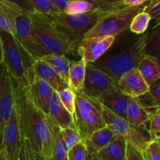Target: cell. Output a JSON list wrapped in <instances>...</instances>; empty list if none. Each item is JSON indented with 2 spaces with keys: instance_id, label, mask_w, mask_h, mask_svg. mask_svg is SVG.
I'll use <instances>...</instances> for the list:
<instances>
[{
  "instance_id": "cell-1",
  "label": "cell",
  "mask_w": 160,
  "mask_h": 160,
  "mask_svg": "<svg viewBox=\"0 0 160 160\" xmlns=\"http://www.w3.org/2000/svg\"><path fill=\"white\" fill-rule=\"evenodd\" d=\"M12 82L14 109L22 138L28 142L34 152L51 160L53 138L59 128L33 103L27 86L12 78Z\"/></svg>"
},
{
  "instance_id": "cell-2",
  "label": "cell",
  "mask_w": 160,
  "mask_h": 160,
  "mask_svg": "<svg viewBox=\"0 0 160 160\" xmlns=\"http://www.w3.org/2000/svg\"><path fill=\"white\" fill-rule=\"evenodd\" d=\"M148 31L137 35L130 31H123L115 36L113 43L101 58L91 65L107 74L116 83L123 75L137 68L144 56V48Z\"/></svg>"
},
{
  "instance_id": "cell-3",
  "label": "cell",
  "mask_w": 160,
  "mask_h": 160,
  "mask_svg": "<svg viewBox=\"0 0 160 160\" xmlns=\"http://www.w3.org/2000/svg\"><path fill=\"white\" fill-rule=\"evenodd\" d=\"M109 12L95 9L75 15L59 13L46 17L53 28L65 38L72 49L75 51L80 42L96 22Z\"/></svg>"
},
{
  "instance_id": "cell-4",
  "label": "cell",
  "mask_w": 160,
  "mask_h": 160,
  "mask_svg": "<svg viewBox=\"0 0 160 160\" xmlns=\"http://www.w3.org/2000/svg\"><path fill=\"white\" fill-rule=\"evenodd\" d=\"M0 8L12 25L13 36L33 59H41L48 55L33 33L30 13L21 10L12 1L8 0H0Z\"/></svg>"
},
{
  "instance_id": "cell-5",
  "label": "cell",
  "mask_w": 160,
  "mask_h": 160,
  "mask_svg": "<svg viewBox=\"0 0 160 160\" xmlns=\"http://www.w3.org/2000/svg\"><path fill=\"white\" fill-rule=\"evenodd\" d=\"M0 37L3 48V63L12 79L28 87L33 73L34 59L12 34L0 31Z\"/></svg>"
},
{
  "instance_id": "cell-6",
  "label": "cell",
  "mask_w": 160,
  "mask_h": 160,
  "mask_svg": "<svg viewBox=\"0 0 160 160\" xmlns=\"http://www.w3.org/2000/svg\"><path fill=\"white\" fill-rule=\"evenodd\" d=\"M75 109L73 114V125L82 142L94 132L106 127L101 105L90 99L81 92H75Z\"/></svg>"
},
{
  "instance_id": "cell-7",
  "label": "cell",
  "mask_w": 160,
  "mask_h": 160,
  "mask_svg": "<svg viewBox=\"0 0 160 160\" xmlns=\"http://www.w3.org/2000/svg\"><path fill=\"white\" fill-rule=\"evenodd\" d=\"M32 31L47 54L67 55L73 52L65 38L56 31L46 16L30 14Z\"/></svg>"
},
{
  "instance_id": "cell-8",
  "label": "cell",
  "mask_w": 160,
  "mask_h": 160,
  "mask_svg": "<svg viewBox=\"0 0 160 160\" xmlns=\"http://www.w3.org/2000/svg\"><path fill=\"white\" fill-rule=\"evenodd\" d=\"M143 7H124L109 12L96 22L92 29L85 34L84 38L99 36L115 37L118 35L129 29L134 17L142 12Z\"/></svg>"
},
{
  "instance_id": "cell-9",
  "label": "cell",
  "mask_w": 160,
  "mask_h": 160,
  "mask_svg": "<svg viewBox=\"0 0 160 160\" xmlns=\"http://www.w3.org/2000/svg\"><path fill=\"white\" fill-rule=\"evenodd\" d=\"M101 107L105 124L116 137L122 138L141 152L152 141L148 128H137L127 120L114 115L103 106Z\"/></svg>"
},
{
  "instance_id": "cell-10",
  "label": "cell",
  "mask_w": 160,
  "mask_h": 160,
  "mask_svg": "<svg viewBox=\"0 0 160 160\" xmlns=\"http://www.w3.org/2000/svg\"><path fill=\"white\" fill-rule=\"evenodd\" d=\"M115 90L118 88L113 80L91 64L86 65L84 85L79 92L90 99L98 102L102 96Z\"/></svg>"
},
{
  "instance_id": "cell-11",
  "label": "cell",
  "mask_w": 160,
  "mask_h": 160,
  "mask_svg": "<svg viewBox=\"0 0 160 160\" xmlns=\"http://www.w3.org/2000/svg\"><path fill=\"white\" fill-rule=\"evenodd\" d=\"M14 107L12 78L4 63L0 64V148L3 130Z\"/></svg>"
},
{
  "instance_id": "cell-12",
  "label": "cell",
  "mask_w": 160,
  "mask_h": 160,
  "mask_svg": "<svg viewBox=\"0 0 160 160\" xmlns=\"http://www.w3.org/2000/svg\"><path fill=\"white\" fill-rule=\"evenodd\" d=\"M22 136L19 128L15 109H12L10 117L3 130L2 142L0 151L7 160H19L22 145Z\"/></svg>"
},
{
  "instance_id": "cell-13",
  "label": "cell",
  "mask_w": 160,
  "mask_h": 160,
  "mask_svg": "<svg viewBox=\"0 0 160 160\" xmlns=\"http://www.w3.org/2000/svg\"><path fill=\"white\" fill-rule=\"evenodd\" d=\"M115 37L99 36L84 38L80 42L76 51L86 64H92L98 60L113 43Z\"/></svg>"
},
{
  "instance_id": "cell-14",
  "label": "cell",
  "mask_w": 160,
  "mask_h": 160,
  "mask_svg": "<svg viewBox=\"0 0 160 160\" xmlns=\"http://www.w3.org/2000/svg\"><path fill=\"white\" fill-rule=\"evenodd\" d=\"M28 90L33 103L47 115L50 98L54 92L51 86L35 76L33 72L28 82Z\"/></svg>"
},
{
  "instance_id": "cell-15",
  "label": "cell",
  "mask_w": 160,
  "mask_h": 160,
  "mask_svg": "<svg viewBox=\"0 0 160 160\" xmlns=\"http://www.w3.org/2000/svg\"><path fill=\"white\" fill-rule=\"evenodd\" d=\"M117 88L123 95L131 98H138L149 90L138 70L133 69L121 77L117 82Z\"/></svg>"
},
{
  "instance_id": "cell-16",
  "label": "cell",
  "mask_w": 160,
  "mask_h": 160,
  "mask_svg": "<svg viewBox=\"0 0 160 160\" xmlns=\"http://www.w3.org/2000/svg\"><path fill=\"white\" fill-rule=\"evenodd\" d=\"M47 116L60 130L74 128L73 116L62 106L57 92H54L52 95Z\"/></svg>"
},
{
  "instance_id": "cell-17",
  "label": "cell",
  "mask_w": 160,
  "mask_h": 160,
  "mask_svg": "<svg viewBox=\"0 0 160 160\" xmlns=\"http://www.w3.org/2000/svg\"><path fill=\"white\" fill-rule=\"evenodd\" d=\"M131 99L119 90H115L102 96L98 102L114 115L127 120V109Z\"/></svg>"
},
{
  "instance_id": "cell-18",
  "label": "cell",
  "mask_w": 160,
  "mask_h": 160,
  "mask_svg": "<svg viewBox=\"0 0 160 160\" xmlns=\"http://www.w3.org/2000/svg\"><path fill=\"white\" fill-rule=\"evenodd\" d=\"M32 70L35 76L48 83L54 92L57 93L69 88V84L65 82L48 64L41 59H34Z\"/></svg>"
},
{
  "instance_id": "cell-19",
  "label": "cell",
  "mask_w": 160,
  "mask_h": 160,
  "mask_svg": "<svg viewBox=\"0 0 160 160\" xmlns=\"http://www.w3.org/2000/svg\"><path fill=\"white\" fill-rule=\"evenodd\" d=\"M115 138L113 133L107 127L101 128L98 131L94 132L92 135L83 141V144L85 146L88 152L97 154L103 148L110 143Z\"/></svg>"
},
{
  "instance_id": "cell-20",
  "label": "cell",
  "mask_w": 160,
  "mask_h": 160,
  "mask_svg": "<svg viewBox=\"0 0 160 160\" xmlns=\"http://www.w3.org/2000/svg\"><path fill=\"white\" fill-rule=\"evenodd\" d=\"M137 70L148 87L159 81L160 64L159 59L144 56L138 65Z\"/></svg>"
},
{
  "instance_id": "cell-21",
  "label": "cell",
  "mask_w": 160,
  "mask_h": 160,
  "mask_svg": "<svg viewBox=\"0 0 160 160\" xmlns=\"http://www.w3.org/2000/svg\"><path fill=\"white\" fill-rule=\"evenodd\" d=\"M151 115L140 104L137 98H131L127 109V120L137 128L148 129V121Z\"/></svg>"
},
{
  "instance_id": "cell-22",
  "label": "cell",
  "mask_w": 160,
  "mask_h": 160,
  "mask_svg": "<svg viewBox=\"0 0 160 160\" xmlns=\"http://www.w3.org/2000/svg\"><path fill=\"white\" fill-rule=\"evenodd\" d=\"M126 148V140L115 136L113 140L96 155L100 160H125Z\"/></svg>"
},
{
  "instance_id": "cell-23",
  "label": "cell",
  "mask_w": 160,
  "mask_h": 160,
  "mask_svg": "<svg viewBox=\"0 0 160 160\" xmlns=\"http://www.w3.org/2000/svg\"><path fill=\"white\" fill-rule=\"evenodd\" d=\"M86 65L83 59L70 61L69 70V88L73 92H81L85 78Z\"/></svg>"
},
{
  "instance_id": "cell-24",
  "label": "cell",
  "mask_w": 160,
  "mask_h": 160,
  "mask_svg": "<svg viewBox=\"0 0 160 160\" xmlns=\"http://www.w3.org/2000/svg\"><path fill=\"white\" fill-rule=\"evenodd\" d=\"M41 59L48 64L54 71L68 84L70 60L66 55L48 54L41 58Z\"/></svg>"
},
{
  "instance_id": "cell-25",
  "label": "cell",
  "mask_w": 160,
  "mask_h": 160,
  "mask_svg": "<svg viewBox=\"0 0 160 160\" xmlns=\"http://www.w3.org/2000/svg\"><path fill=\"white\" fill-rule=\"evenodd\" d=\"M143 52L144 56L160 59V23H156V25L148 31Z\"/></svg>"
},
{
  "instance_id": "cell-26",
  "label": "cell",
  "mask_w": 160,
  "mask_h": 160,
  "mask_svg": "<svg viewBox=\"0 0 160 160\" xmlns=\"http://www.w3.org/2000/svg\"><path fill=\"white\" fill-rule=\"evenodd\" d=\"M99 9L96 0L83 1V0H70L64 13L67 15L81 14L90 11Z\"/></svg>"
},
{
  "instance_id": "cell-27",
  "label": "cell",
  "mask_w": 160,
  "mask_h": 160,
  "mask_svg": "<svg viewBox=\"0 0 160 160\" xmlns=\"http://www.w3.org/2000/svg\"><path fill=\"white\" fill-rule=\"evenodd\" d=\"M58 137L67 152L75 145L82 142V138L75 128L60 130L58 133Z\"/></svg>"
},
{
  "instance_id": "cell-28",
  "label": "cell",
  "mask_w": 160,
  "mask_h": 160,
  "mask_svg": "<svg viewBox=\"0 0 160 160\" xmlns=\"http://www.w3.org/2000/svg\"><path fill=\"white\" fill-rule=\"evenodd\" d=\"M151 18L148 14L144 12H139L131 21L129 28L130 31L137 35L144 34L146 33Z\"/></svg>"
},
{
  "instance_id": "cell-29",
  "label": "cell",
  "mask_w": 160,
  "mask_h": 160,
  "mask_svg": "<svg viewBox=\"0 0 160 160\" xmlns=\"http://www.w3.org/2000/svg\"><path fill=\"white\" fill-rule=\"evenodd\" d=\"M34 13L42 16H53L59 14L51 0H28Z\"/></svg>"
},
{
  "instance_id": "cell-30",
  "label": "cell",
  "mask_w": 160,
  "mask_h": 160,
  "mask_svg": "<svg viewBox=\"0 0 160 160\" xmlns=\"http://www.w3.org/2000/svg\"><path fill=\"white\" fill-rule=\"evenodd\" d=\"M57 94L62 106L73 116L75 109V98H76L75 92H73L70 88H67L58 92Z\"/></svg>"
},
{
  "instance_id": "cell-31",
  "label": "cell",
  "mask_w": 160,
  "mask_h": 160,
  "mask_svg": "<svg viewBox=\"0 0 160 160\" xmlns=\"http://www.w3.org/2000/svg\"><path fill=\"white\" fill-rule=\"evenodd\" d=\"M60 129L58 130L54 135L52 146V159L51 160H68V155L62 143L58 137V133Z\"/></svg>"
},
{
  "instance_id": "cell-32",
  "label": "cell",
  "mask_w": 160,
  "mask_h": 160,
  "mask_svg": "<svg viewBox=\"0 0 160 160\" xmlns=\"http://www.w3.org/2000/svg\"><path fill=\"white\" fill-rule=\"evenodd\" d=\"M144 160H160V140H154L142 151Z\"/></svg>"
},
{
  "instance_id": "cell-33",
  "label": "cell",
  "mask_w": 160,
  "mask_h": 160,
  "mask_svg": "<svg viewBox=\"0 0 160 160\" xmlns=\"http://www.w3.org/2000/svg\"><path fill=\"white\" fill-rule=\"evenodd\" d=\"M142 12L148 14L156 23H160V0H148L144 6Z\"/></svg>"
},
{
  "instance_id": "cell-34",
  "label": "cell",
  "mask_w": 160,
  "mask_h": 160,
  "mask_svg": "<svg viewBox=\"0 0 160 160\" xmlns=\"http://www.w3.org/2000/svg\"><path fill=\"white\" fill-rule=\"evenodd\" d=\"M148 131L152 141L159 140L160 138V110L151 116L148 121Z\"/></svg>"
},
{
  "instance_id": "cell-35",
  "label": "cell",
  "mask_w": 160,
  "mask_h": 160,
  "mask_svg": "<svg viewBox=\"0 0 160 160\" xmlns=\"http://www.w3.org/2000/svg\"><path fill=\"white\" fill-rule=\"evenodd\" d=\"M88 151L83 142L78 144L67 152L68 160H86Z\"/></svg>"
},
{
  "instance_id": "cell-36",
  "label": "cell",
  "mask_w": 160,
  "mask_h": 160,
  "mask_svg": "<svg viewBox=\"0 0 160 160\" xmlns=\"http://www.w3.org/2000/svg\"><path fill=\"white\" fill-rule=\"evenodd\" d=\"M19 160H35V152L33 151L28 142L24 139L22 140Z\"/></svg>"
},
{
  "instance_id": "cell-37",
  "label": "cell",
  "mask_w": 160,
  "mask_h": 160,
  "mask_svg": "<svg viewBox=\"0 0 160 160\" xmlns=\"http://www.w3.org/2000/svg\"><path fill=\"white\" fill-rule=\"evenodd\" d=\"M125 160H144L142 152L134 145L127 142L126 159Z\"/></svg>"
},
{
  "instance_id": "cell-38",
  "label": "cell",
  "mask_w": 160,
  "mask_h": 160,
  "mask_svg": "<svg viewBox=\"0 0 160 160\" xmlns=\"http://www.w3.org/2000/svg\"><path fill=\"white\" fill-rule=\"evenodd\" d=\"M0 31H5V32L9 33L13 35V31H12V25L9 21L6 16L0 8Z\"/></svg>"
},
{
  "instance_id": "cell-39",
  "label": "cell",
  "mask_w": 160,
  "mask_h": 160,
  "mask_svg": "<svg viewBox=\"0 0 160 160\" xmlns=\"http://www.w3.org/2000/svg\"><path fill=\"white\" fill-rule=\"evenodd\" d=\"M51 2L59 13H64L70 0H51Z\"/></svg>"
},
{
  "instance_id": "cell-40",
  "label": "cell",
  "mask_w": 160,
  "mask_h": 160,
  "mask_svg": "<svg viewBox=\"0 0 160 160\" xmlns=\"http://www.w3.org/2000/svg\"><path fill=\"white\" fill-rule=\"evenodd\" d=\"M148 0H123L125 7H138L144 6Z\"/></svg>"
},
{
  "instance_id": "cell-41",
  "label": "cell",
  "mask_w": 160,
  "mask_h": 160,
  "mask_svg": "<svg viewBox=\"0 0 160 160\" xmlns=\"http://www.w3.org/2000/svg\"><path fill=\"white\" fill-rule=\"evenodd\" d=\"M86 160H100L99 158L97 156L96 154H93V153L88 152L87 154V159Z\"/></svg>"
},
{
  "instance_id": "cell-42",
  "label": "cell",
  "mask_w": 160,
  "mask_h": 160,
  "mask_svg": "<svg viewBox=\"0 0 160 160\" xmlns=\"http://www.w3.org/2000/svg\"><path fill=\"white\" fill-rule=\"evenodd\" d=\"M3 63V48L2 43V39L0 37V64Z\"/></svg>"
},
{
  "instance_id": "cell-43",
  "label": "cell",
  "mask_w": 160,
  "mask_h": 160,
  "mask_svg": "<svg viewBox=\"0 0 160 160\" xmlns=\"http://www.w3.org/2000/svg\"><path fill=\"white\" fill-rule=\"evenodd\" d=\"M35 160H47V159H45V158H44L43 156L35 153Z\"/></svg>"
},
{
  "instance_id": "cell-44",
  "label": "cell",
  "mask_w": 160,
  "mask_h": 160,
  "mask_svg": "<svg viewBox=\"0 0 160 160\" xmlns=\"http://www.w3.org/2000/svg\"><path fill=\"white\" fill-rule=\"evenodd\" d=\"M0 160H7L6 159V157L4 156L3 153L0 151Z\"/></svg>"
}]
</instances>
